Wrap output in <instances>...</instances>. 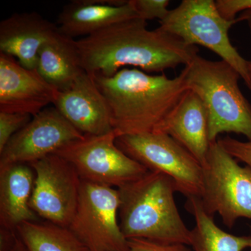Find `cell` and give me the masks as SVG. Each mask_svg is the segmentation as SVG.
I'll list each match as a JSON object with an SVG mask.
<instances>
[{"label": "cell", "instance_id": "603a6c76", "mask_svg": "<svg viewBox=\"0 0 251 251\" xmlns=\"http://www.w3.org/2000/svg\"><path fill=\"white\" fill-rule=\"evenodd\" d=\"M217 141L226 152L251 169V140L242 142L227 136Z\"/></svg>", "mask_w": 251, "mask_h": 251}, {"label": "cell", "instance_id": "cb8c5ba5", "mask_svg": "<svg viewBox=\"0 0 251 251\" xmlns=\"http://www.w3.org/2000/svg\"><path fill=\"white\" fill-rule=\"evenodd\" d=\"M126 251H191L187 245L181 244H161L145 239H128Z\"/></svg>", "mask_w": 251, "mask_h": 251}, {"label": "cell", "instance_id": "d4e9b609", "mask_svg": "<svg viewBox=\"0 0 251 251\" xmlns=\"http://www.w3.org/2000/svg\"><path fill=\"white\" fill-rule=\"evenodd\" d=\"M215 3L220 14L228 21H234L239 13L251 9V0H217Z\"/></svg>", "mask_w": 251, "mask_h": 251}, {"label": "cell", "instance_id": "6da1fadb", "mask_svg": "<svg viewBox=\"0 0 251 251\" xmlns=\"http://www.w3.org/2000/svg\"><path fill=\"white\" fill-rule=\"evenodd\" d=\"M75 44L85 72L104 77L126 66L156 73L185 67L199 50L160 27L149 30L146 21L138 18L115 23Z\"/></svg>", "mask_w": 251, "mask_h": 251}, {"label": "cell", "instance_id": "7402d4cb", "mask_svg": "<svg viewBox=\"0 0 251 251\" xmlns=\"http://www.w3.org/2000/svg\"><path fill=\"white\" fill-rule=\"evenodd\" d=\"M138 18L143 21L164 19L169 12L168 0H129Z\"/></svg>", "mask_w": 251, "mask_h": 251}, {"label": "cell", "instance_id": "ffe728a7", "mask_svg": "<svg viewBox=\"0 0 251 251\" xmlns=\"http://www.w3.org/2000/svg\"><path fill=\"white\" fill-rule=\"evenodd\" d=\"M16 230L27 251H89L68 227L43 220L23 223Z\"/></svg>", "mask_w": 251, "mask_h": 251}, {"label": "cell", "instance_id": "484cf974", "mask_svg": "<svg viewBox=\"0 0 251 251\" xmlns=\"http://www.w3.org/2000/svg\"><path fill=\"white\" fill-rule=\"evenodd\" d=\"M18 239L17 230L0 227V251H11Z\"/></svg>", "mask_w": 251, "mask_h": 251}, {"label": "cell", "instance_id": "8992f818", "mask_svg": "<svg viewBox=\"0 0 251 251\" xmlns=\"http://www.w3.org/2000/svg\"><path fill=\"white\" fill-rule=\"evenodd\" d=\"M200 201L206 214H218L231 229L241 218L251 220V169L239 166L218 141L211 143L202 165Z\"/></svg>", "mask_w": 251, "mask_h": 251}, {"label": "cell", "instance_id": "2e32d148", "mask_svg": "<svg viewBox=\"0 0 251 251\" xmlns=\"http://www.w3.org/2000/svg\"><path fill=\"white\" fill-rule=\"evenodd\" d=\"M156 133L172 137L193 155L201 165L210 146L207 112L197 94L188 90L172 116Z\"/></svg>", "mask_w": 251, "mask_h": 251}, {"label": "cell", "instance_id": "5bb4252c", "mask_svg": "<svg viewBox=\"0 0 251 251\" xmlns=\"http://www.w3.org/2000/svg\"><path fill=\"white\" fill-rule=\"evenodd\" d=\"M59 34L57 25L37 13L14 14L0 23V52L34 70L41 48Z\"/></svg>", "mask_w": 251, "mask_h": 251}, {"label": "cell", "instance_id": "277c9868", "mask_svg": "<svg viewBox=\"0 0 251 251\" xmlns=\"http://www.w3.org/2000/svg\"><path fill=\"white\" fill-rule=\"evenodd\" d=\"M180 75L205 106L210 143L224 133L242 134L251 140V104L240 90L242 77L233 67L198 54Z\"/></svg>", "mask_w": 251, "mask_h": 251}, {"label": "cell", "instance_id": "30bf717a", "mask_svg": "<svg viewBox=\"0 0 251 251\" xmlns=\"http://www.w3.org/2000/svg\"><path fill=\"white\" fill-rule=\"evenodd\" d=\"M29 165L35 173L31 209L43 221L69 227L76 210L82 183L77 171L55 153Z\"/></svg>", "mask_w": 251, "mask_h": 251}, {"label": "cell", "instance_id": "4fadbf2b", "mask_svg": "<svg viewBox=\"0 0 251 251\" xmlns=\"http://www.w3.org/2000/svg\"><path fill=\"white\" fill-rule=\"evenodd\" d=\"M53 105L83 135H103L113 130L106 100L94 77L87 72L70 88L58 92Z\"/></svg>", "mask_w": 251, "mask_h": 251}, {"label": "cell", "instance_id": "ac0fdd59", "mask_svg": "<svg viewBox=\"0 0 251 251\" xmlns=\"http://www.w3.org/2000/svg\"><path fill=\"white\" fill-rule=\"evenodd\" d=\"M36 69L59 92L70 88L85 72L81 65L75 40L60 32L41 48Z\"/></svg>", "mask_w": 251, "mask_h": 251}, {"label": "cell", "instance_id": "3957f363", "mask_svg": "<svg viewBox=\"0 0 251 251\" xmlns=\"http://www.w3.org/2000/svg\"><path fill=\"white\" fill-rule=\"evenodd\" d=\"M117 189L119 223L126 239L190 246L191 229L178 210L175 201L177 190L171 177L148 171Z\"/></svg>", "mask_w": 251, "mask_h": 251}, {"label": "cell", "instance_id": "4316f807", "mask_svg": "<svg viewBox=\"0 0 251 251\" xmlns=\"http://www.w3.org/2000/svg\"><path fill=\"white\" fill-rule=\"evenodd\" d=\"M236 20H237V23L240 22V21H246V22H247L251 33V9L247 10V11L242 12L240 16H239V17L236 18ZM248 69H249V77H250L251 80V61H249Z\"/></svg>", "mask_w": 251, "mask_h": 251}, {"label": "cell", "instance_id": "5b68a950", "mask_svg": "<svg viewBox=\"0 0 251 251\" xmlns=\"http://www.w3.org/2000/svg\"><path fill=\"white\" fill-rule=\"evenodd\" d=\"M163 30L179 38L190 46H202L218 54L234 68L251 91L248 64L231 44L229 30L237 20L228 21L221 16L213 0H184L170 10L159 21Z\"/></svg>", "mask_w": 251, "mask_h": 251}, {"label": "cell", "instance_id": "9c48e42d", "mask_svg": "<svg viewBox=\"0 0 251 251\" xmlns=\"http://www.w3.org/2000/svg\"><path fill=\"white\" fill-rule=\"evenodd\" d=\"M117 188L82 181L69 230L89 251H126L128 239L119 223Z\"/></svg>", "mask_w": 251, "mask_h": 251}, {"label": "cell", "instance_id": "8fae6325", "mask_svg": "<svg viewBox=\"0 0 251 251\" xmlns=\"http://www.w3.org/2000/svg\"><path fill=\"white\" fill-rule=\"evenodd\" d=\"M84 136L55 107L46 108L9 140L0 152V168L14 163L30 164Z\"/></svg>", "mask_w": 251, "mask_h": 251}, {"label": "cell", "instance_id": "e0dca14e", "mask_svg": "<svg viewBox=\"0 0 251 251\" xmlns=\"http://www.w3.org/2000/svg\"><path fill=\"white\" fill-rule=\"evenodd\" d=\"M35 173L27 163L0 168V227L16 230L20 225L41 221L30 206Z\"/></svg>", "mask_w": 251, "mask_h": 251}, {"label": "cell", "instance_id": "d6986e66", "mask_svg": "<svg viewBox=\"0 0 251 251\" xmlns=\"http://www.w3.org/2000/svg\"><path fill=\"white\" fill-rule=\"evenodd\" d=\"M185 208L196 221L190 239V246L195 251H243L251 249V236H236L220 228L214 222V216L204 210L199 198H188Z\"/></svg>", "mask_w": 251, "mask_h": 251}, {"label": "cell", "instance_id": "9a60e30c", "mask_svg": "<svg viewBox=\"0 0 251 251\" xmlns=\"http://www.w3.org/2000/svg\"><path fill=\"white\" fill-rule=\"evenodd\" d=\"M135 18L138 16L129 0H75L63 8L57 27L62 35L74 39Z\"/></svg>", "mask_w": 251, "mask_h": 251}, {"label": "cell", "instance_id": "7a4b0ae2", "mask_svg": "<svg viewBox=\"0 0 251 251\" xmlns=\"http://www.w3.org/2000/svg\"><path fill=\"white\" fill-rule=\"evenodd\" d=\"M92 76L106 100L118 137L156 133L189 90L180 74L169 78L123 69L111 77Z\"/></svg>", "mask_w": 251, "mask_h": 251}, {"label": "cell", "instance_id": "44dd1931", "mask_svg": "<svg viewBox=\"0 0 251 251\" xmlns=\"http://www.w3.org/2000/svg\"><path fill=\"white\" fill-rule=\"evenodd\" d=\"M32 117L27 114L0 112V152L4 150L12 137L24 128Z\"/></svg>", "mask_w": 251, "mask_h": 251}, {"label": "cell", "instance_id": "ba28073f", "mask_svg": "<svg viewBox=\"0 0 251 251\" xmlns=\"http://www.w3.org/2000/svg\"><path fill=\"white\" fill-rule=\"evenodd\" d=\"M117 137L115 130L103 135H85L54 153L69 162L82 181L119 188L148 171L117 146Z\"/></svg>", "mask_w": 251, "mask_h": 251}, {"label": "cell", "instance_id": "83f0119b", "mask_svg": "<svg viewBox=\"0 0 251 251\" xmlns=\"http://www.w3.org/2000/svg\"><path fill=\"white\" fill-rule=\"evenodd\" d=\"M11 251H27V249L25 247L24 244H23V241L21 240L19 236H18L17 242H16V244H15Z\"/></svg>", "mask_w": 251, "mask_h": 251}, {"label": "cell", "instance_id": "52a82bcc", "mask_svg": "<svg viewBox=\"0 0 251 251\" xmlns=\"http://www.w3.org/2000/svg\"><path fill=\"white\" fill-rule=\"evenodd\" d=\"M116 145L148 171L171 177L177 192L186 198L201 196L202 165L170 135L163 133L122 135L117 137Z\"/></svg>", "mask_w": 251, "mask_h": 251}, {"label": "cell", "instance_id": "7c38bea8", "mask_svg": "<svg viewBox=\"0 0 251 251\" xmlns=\"http://www.w3.org/2000/svg\"><path fill=\"white\" fill-rule=\"evenodd\" d=\"M58 92L36 69H26L12 56L0 52V112L35 116L54 104Z\"/></svg>", "mask_w": 251, "mask_h": 251}]
</instances>
